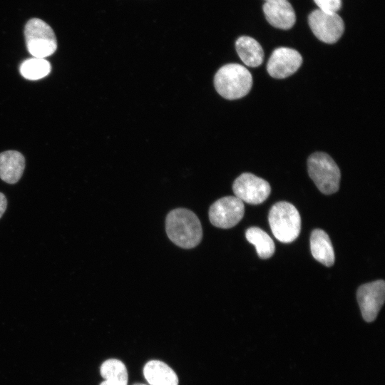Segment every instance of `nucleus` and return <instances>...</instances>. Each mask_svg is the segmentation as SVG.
<instances>
[{"instance_id": "nucleus-17", "label": "nucleus", "mask_w": 385, "mask_h": 385, "mask_svg": "<svg viewBox=\"0 0 385 385\" xmlns=\"http://www.w3.org/2000/svg\"><path fill=\"white\" fill-rule=\"evenodd\" d=\"M246 239L254 245L258 256L262 259L272 257L275 250L274 243L270 236L257 227H251L246 230Z\"/></svg>"}, {"instance_id": "nucleus-19", "label": "nucleus", "mask_w": 385, "mask_h": 385, "mask_svg": "<svg viewBox=\"0 0 385 385\" xmlns=\"http://www.w3.org/2000/svg\"><path fill=\"white\" fill-rule=\"evenodd\" d=\"M319 9L328 12L339 11L342 6L341 0H314Z\"/></svg>"}, {"instance_id": "nucleus-7", "label": "nucleus", "mask_w": 385, "mask_h": 385, "mask_svg": "<svg viewBox=\"0 0 385 385\" xmlns=\"http://www.w3.org/2000/svg\"><path fill=\"white\" fill-rule=\"evenodd\" d=\"M245 205L235 196H226L215 201L210 207L209 219L217 227L228 229L236 225L243 217Z\"/></svg>"}, {"instance_id": "nucleus-22", "label": "nucleus", "mask_w": 385, "mask_h": 385, "mask_svg": "<svg viewBox=\"0 0 385 385\" xmlns=\"http://www.w3.org/2000/svg\"><path fill=\"white\" fill-rule=\"evenodd\" d=\"M274 1V0H265V1Z\"/></svg>"}, {"instance_id": "nucleus-18", "label": "nucleus", "mask_w": 385, "mask_h": 385, "mask_svg": "<svg viewBox=\"0 0 385 385\" xmlns=\"http://www.w3.org/2000/svg\"><path fill=\"white\" fill-rule=\"evenodd\" d=\"M51 71L50 63L45 58H33L24 61L20 66L21 74L29 80H38Z\"/></svg>"}, {"instance_id": "nucleus-2", "label": "nucleus", "mask_w": 385, "mask_h": 385, "mask_svg": "<svg viewBox=\"0 0 385 385\" xmlns=\"http://www.w3.org/2000/svg\"><path fill=\"white\" fill-rule=\"evenodd\" d=\"M214 86L222 97L228 100L238 99L250 92L252 86V76L244 66L228 63L216 72Z\"/></svg>"}, {"instance_id": "nucleus-16", "label": "nucleus", "mask_w": 385, "mask_h": 385, "mask_svg": "<svg viewBox=\"0 0 385 385\" xmlns=\"http://www.w3.org/2000/svg\"><path fill=\"white\" fill-rule=\"evenodd\" d=\"M100 371L105 379L100 385L128 384V371L125 364L120 360L111 359L105 361Z\"/></svg>"}, {"instance_id": "nucleus-8", "label": "nucleus", "mask_w": 385, "mask_h": 385, "mask_svg": "<svg viewBox=\"0 0 385 385\" xmlns=\"http://www.w3.org/2000/svg\"><path fill=\"white\" fill-rule=\"evenodd\" d=\"M232 190L235 197L242 202L257 205L268 197L271 188L265 180L254 174L244 173L235 180Z\"/></svg>"}, {"instance_id": "nucleus-15", "label": "nucleus", "mask_w": 385, "mask_h": 385, "mask_svg": "<svg viewBox=\"0 0 385 385\" xmlns=\"http://www.w3.org/2000/svg\"><path fill=\"white\" fill-rule=\"evenodd\" d=\"M237 53L242 61L247 66L257 67L264 60V51L261 45L253 38L243 36L235 43Z\"/></svg>"}, {"instance_id": "nucleus-21", "label": "nucleus", "mask_w": 385, "mask_h": 385, "mask_svg": "<svg viewBox=\"0 0 385 385\" xmlns=\"http://www.w3.org/2000/svg\"><path fill=\"white\" fill-rule=\"evenodd\" d=\"M133 385H145V384H135Z\"/></svg>"}, {"instance_id": "nucleus-3", "label": "nucleus", "mask_w": 385, "mask_h": 385, "mask_svg": "<svg viewBox=\"0 0 385 385\" xmlns=\"http://www.w3.org/2000/svg\"><path fill=\"white\" fill-rule=\"evenodd\" d=\"M268 220L272 234L282 242H292L300 233V215L290 202L280 201L274 204L270 210Z\"/></svg>"}, {"instance_id": "nucleus-4", "label": "nucleus", "mask_w": 385, "mask_h": 385, "mask_svg": "<svg viewBox=\"0 0 385 385\" xmlns=\"http://www.w3.org/2000/svg\"><path fill=\"white\" fill-rule=\"evenodd\" d=\"M308 173L317 188L325 195L336 192L339 188L340 170L327 153L317 152L307 160Z\"/></svg>"}, {"instance_id": "nucleus-9", "label": "nucleus", "mask_w": 385, "mask_h": 385, "mask_svg": "<svg viewBox=\"0 0 385 385\" xmlns=\"http://www.w3.org/2000/svg\"><path fill=\"white\" fill-rule=\"evenodd\" d=\"M356 298L364 319L373 322L377 317L385 299V282L376 280L361 285Z\"/></svg>"}, {"instance_id": "nucleus-13", "label": "nucleus", "mask_w": 385, "mask_h": 385, "mask_svg": "<svg viewBox=\"0 0 385 385\" xmlns=\"http://www.w3.org/2000/svg\"><path fill=\"white\" fill-rule=\"evenodd\" d=\"M310 249L314 258L327 267L334 263V248L329 235L321 229H314L310 236Z\"/></svg>"}, {"instance_id": "nucleus-12", "label": "nucleus", "mask_w": 385, "mask_h": 385, "mask_svg": "<svg viewBox=\"0 0 385 385\" xmlns=\"http://www.w3.org/2000/svg\"><path fill=\"white\" fill-rule=\"evenodd\" d=\"M25 168V158L16 150L0 153V178L9 184L20 180Z\"/></svg>"}, {"instance_id": "nucleus-14", "label": "nucleus", "mask_w": 385, "mask_h": 385, "mask_svg": "<svg viewBox=\"0 0 385 385\" xmlns=\"http://www.w3.org/2000/svg\"><path fill=\"white\" fill-rule=\"evenodd\" d=\"M143 374L150 385H178L175 371L165 363L152 360L144 366Z\"/></svg>"}, {"instance_id": "nucleus-11", "label": "nucleus", "mask_w": 385, "mask_h": 385, "mask_svg": "<svg viewBox=\"0 0 385 385\" xmlns=\"http://www.w3.org/2000/svg\"><path fill=\"white\" fill-rule=\"evenodd\" d=\"M263 11L267 21L275 28L287 30L295 24V12L287 0L265 1Z\"/></svg>"}, {"instance_id": "nucleus-5", "label": "nucleus", "mask_w": 385, "mask_h": 385, "mask_svg": "<svg viewBox=\"0 0 385 385\" xmlns=\"http://www.w3.org/2000/svg\"><path fill=\"white\" fill-rule=\"evenodd\" d=\"M26 47L35 58H44L57 48V41L51 27L39 19H30L24 29Z\"/></svg>"}, {"instance_id": "nucleus-10", "label": "nucleus", "mask_w": 385, "mask_h": 385, "mask_svg": "<svg viewBox=\"0 0 385 385\" xmlns=\"http://www.w3.org/2000/svg\"><path fill=\"white\" fill-rule=\"evenodd\" d=\"M302 63V57L297 51L279 47L272 53L267 64V70L274 78H284L294 73Z\"/></svg>"}, {"instance_id": "nucleus-1", "label": "nucleus", "mask_w": 385, "mask_h": 385, "mask_svg": "<svg viewBox=\"0 0 385 385\" xmlns=\"http://www.w3.org/2000/svg\"><path fill=\"white\" fill-rule=\"evenodd\" d=\"M165 230L169 239L182 248L196 247L202 237L200 220L193 212L185 208H177L168 214Z\"/></svg>"}, {"instance_id": "nucleus-6", "label": "nucleus", "mask_w": 385, "mask_h": 385, "mask_svg": "<svg viewBox=\"0 0 385 385\" xmlns=\"http://www.w3.org/2000/svg\"><path fill=\"white\" fill-rule=\"evenodd\" d=\"M309 27L314 36L327 43L337 42L344 30V24L335 12L324 11L317 9L308 17Z\"/></svg>"}, {"instance_id": "nucleus-20", "label": "nucleus", "mask_w": 385, "mask_h": 385, "mask_svg": "<svg viewBox=\"0 0 385 385\" xmlns=\"http://www.w3.org/2000/svg\"><path fill=\"white\" fill-rule=\"evenodd\" d=\"M7 207V200L5 195L0 192V218L6 211Z\"/></svg>"}]
</instances>
